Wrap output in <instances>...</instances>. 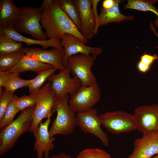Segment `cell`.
Returning a JSON list of instances; mask_svg holds the SVG:
<instances>
[{
    "label": "cell",
    "instance_id": "cell-1",
    "mask_svg": "<svg viewBox=\"0 0 158 158\" xmlns=\"http://www.w3.org/2000/svg\"><path fill=\"white\" fill-rule=\"evenodd\" d=\"M40 7L42 11L40 23L49 39L61 40L68 33L75 36L85 44L87 42L61 8L58 0H44Z\"/></svg>",
    "mask_w": 158,
    "mask_h": 158
},
{
    "label": "cell",
    "instance_id": "cell-2",
    "mask_svg": "<svg viewBox=\"0 0 158 158\" xmlns=\"http://www.w3.org/2000/svg\"><path fill=\"white\" fill-rule=\"evenodd\" d=\"M34 107L28 108L22 111L16 118L1 129L0 156L4 155L10 150L19 137L24 133L30 131Z\"/></svg>",
    "mask_w": 158,
    "mask_h": 158
},
{
    "label": "cell",
    "instance_id": "cell-3",
    "mask_svg": "<svg viewBox=\"0 0 158 158\" xmlns=\"http://www.w3.org/2000/svg\"><path fill=\"white\" fill-rule=\"evenodd\" d=\"M69 97L67 95L61 99H57L54 104L53 109L57 115L49 129L51 137L70 134L77 126L76 112L69 105Z\"/></svg>",
    "mask_w": 158,
    "mask_h": 158
},
{
    "label": "cell",
    "instance_id": "cell-4",
    "mask_svg": "<svg viewBox=\"0 0 158 158\" xmlns=\"http://www.w3.org/2000/svg\"><path fill=\"white\" fill-rule=\"evenodd\" d=\"M36 100L29 131L33 133L43 119L51 118L53 114L54 106L57 99L55 94L49 81L40 89L30 93Z\"/></svg>",
    "mask_w": 158,
    "mask_h": 158
},
{
    "label": "cell",
    "instance_id": "cell-5",
    "mask_svg": "<svg viewBox=\"0 0 158 158\" xmlns=\"http://www.w3.org/2000/svg\"><path fill=\"white\" fill-rule=\"evenodd\" d=\"M18 22L15 26L18 32L25 33L34 39L47 40L46 34L40 23L42 11L40 7L21 6Z\"/></svg>",
    "mask_w": 158,
    "mask_h": 158
},
{
    "label": "cell",
    "instance_id": "cell-6",
    "mask_svg": "<svg viewBox=\"0 0 158 158\" xmlns=\"http://www.w3.org/2000/svg\"><path fill=\"white\" fill-rule=\"evenodd\" d=\"M95 60L91 55L77 54L68 59L66 67L70 73L79 79L82 86H90L97 83L91 71Z\"/></svg>",
    "mask_w": 158,
    "mask_h": 158
},
{
    "label": "cell",
    "instance_id": "cell-7",
    "mask_svg": "<svg viewBox=\"0 0 158 158\" xmlns=\"http://www.w3.org/2000/svg\"><path fill=\"white\" fill-rule=\"evenodd\" d=\"M99 116L102 125L112 133L119 134L136 130L133 114L117 111L106 112Z\"/></svg>",
    "mask_w": 158,
    "mask_h": 158
},
{
    "label": "cell",
    "instance_id": "cell-8",
    "mask_svg": "<svg viewBox=\"0 0 158 158\" xmlns=\"http://www.w3.org/2000/svg\"><path fill=\"white\" fill-rule=\"evenodd\" d=\"M70 73L66 67L58 74L53 73L47 79L58 99H61L67 95H74L81 86L79 79L75 76L71 77Z\"/></svg>",
    "mask_w": 158,
    "mask_h": 158
},
{
    "label": "cell",
    "instance_id": "cell-9",
    "mask_svg": "<svg viewBox=\"0 0 158 158\" xmlns=\"http://www.w3.org/2000/svg\"><path fill=\"white\" fill-rule=\"evenodd\" d=\"M100 90L97 83L88 86H81L74 95L70 96L68 103L76 112L87 111L99 100Z\"/></svg>",
    "mask_w": 158,
    "mask_h": 158
},
{
    "label": "cell",
    "instance_id": "cell-10",
    "mask_svg": "<svg viewBox=\"0 0 158 158\" xmlns=\"http://www.w3.org/2000/svg\"><path fill=\"white\" fill-rule=\"evenodd\" d=\"M77 125L83 132L92 134L98 138L105 146L109 145L108 136L102 130L99 115L95 108L84 112L77 113Z\"/></svg>",
    "mask_w": 158,
    "mask_h": 158
},
{
    "label": "cell",
    "instance_id": "cell-11",
    "mask_svg": "<svg viewBox=\"0 0 158 158\" xmlns=\"http://www.w3.org/2000/svg\"><path fill=\"white\" fill-rule=\"evenodd\" d=\"M60 44L64 49V53L62 63L66 67L67 60L70 56L80 53L85 55H91L95 60L103 51L102 49L97 47L87 46L75 36L66 33L60 40Z\"/></svg>",
    "mask_w": 158,
    "mask_h": 158
},
{
    "label": "cell",
    "instance_id": "cell-12",
    "mask_svg": "<svg viewBox=\"0 0 158 158\" xmlns=\"http://www.w3.org/2000/svg\"><path fill=\"white\" fill-rule=\"evenodd\" d=\"M133 115L136 130L142 134L158 130V104L138 107Z\"/></svg>",
    "mask_w": 158,
    "mask_h": 158
},
{
    "label": "cell",
    "instance_id": "cell-13",
    "mask_svg": "<svg viewBox=\"0 0 158 158\" xmlns=\"http://www.w3.org/2000/svg\"><path fill=\"white\" fill-rule=\"evenodd\" d=\"M22 51L28 57L51 65L60 71L66 67L62 63L64 53L63 47H54L48 50L37 47H23Z\"/></svg>",
    "mask_w": 158,
    "mask_h": 158
},
{
    "label": "cell",
    "instance_id": "cell-14",
    "mask_svg": "<svg viewBox=\"0 0 158 158\" xmlns=\"http://www.w3.org/2000/svg\"><path fill=\"white\" fill-rule=\"evenodd\" d=\"M158 154V130L143 134L136 139L134 148L127 158H151Z\"/></svg>",
    "mask_w": 158,
    "mask_h": 158
},
{
    "label": "cell",
    "instance_id": "cell-15",
    "mask_svg": "<svg viewBox=\"0 0 158 158\" xmlns=\"http://www.w3.org/2000/svg\"><path fill=\"white\" fill-rule=\"evenodd\" d=\"M50 121L51 118H48L44 122H41L32 133L35 139L34 149L36 151L37 158H42L43 155L44 158L48 157L50 151L54 147L55 138L51 137L49 132Z\"/></svg>",
    "mask_w": 158,
    "mask_h": 158
},
{
    "label": "cell",
    "instance_id": "cell-16",
    "mask_svg": "<svg viewBox=\"0 0 158 158\" xmlns=\"http://www.w3.org/2000/svg\"><path fill=\"white\" fill-rule=\"evenodd\" d=\"M78 10L80 22V32L87 41L95 35V21L92 12V0H73Z\"/></svg>",
    "mask_w": 158,
    "mask_h": 158
},
{
    "label": "cell",
    "instance_id": "cell-17",
    "mask_svg": "<svg viewBox=\"0 0 158 158\" xmlns=\"http://www.w3.org/2000/svg\"><path fill=\"white\" fill-rule=\"evenodd\" d=\"M14 26L13 25H9L1 27L0 31L20 43H25L28 46L39 45L42 46L44 48L49 47L53 48L63 47L60 44V40H58L48 39L46 40H40L26 37L17 32L15 29Z\"/></svg>",
    "mask_w": 158,
    "mask_h": 158
},
{
    "label": "cell",
    "instance_id": "cell-18",
    "mask_svg": "<svg viewBox=\"0 0 158 158\" xmlns=\"http://www.w3.org/2000/svg\"><path fill=\"white\" fill-rule=\"evenodd\" d=\"M20 8L12 0L0 1V28L7 25L15 26L20 14Z\"/></svg>",
    "mask_w": 158,
    "mask_h": 158
},
{
    "label": "cell",
    "instance_id": "cell-19",
    "mask_svg": "<svg viewBox=\"0 0 158 158\" xmlns=\"http://www.w3.org/2000/svg\"><path fill=\"white\" fill-rule=\"evenodd\" d=\"M123 1L115 0V4L111 8L105 10L102 8L99 16L98 26L106 25L111 23H119L123 21L131 20L134 17L133 15L126 16L120 11L119 5Z\"/></svg>",
    "mask_w": 158,
    "mask_h": 158
},
{
    "label": "cell",
    "instance_id": "cell-20",
    "mask_svg": "<svg viewBox=\"0 0 158 158\" xmlns=\"http://www.w3.org/2000/svg\"><path fill=\"white\" fill-rule=\"evenodd\" d=\"M55 68L52 66L30 58L25 54L18 63L8 71L10 73H21L30 71L38 73Z\"/></svg>",
    "mask_w": 158,
    "mask_h": 158
},
{
    "label": "cell",
    "instance_id": "cell-21",
    "mask_svg": "<svg viewBox=\"0 0 158 158\" xmlns=\"http://www.w3.org/2000/svg\"><path fill=\"white\" fill-rule=\"evenodd\" d=\"M124 5V9H130L142 11H149L153 12L157 16L154 21L155 26L158 28V11L153 4L158 0H128Z\"/></svg>",
    "mask_w": 158,
    "mask_h": 158
},
{
    "label": "cell",
    "instance_id": "cell-22",
    "mask_svg": "<svg viewBox=\"0 0 158 158\" xmlns=\"http://www.w3.org/2000/svg\"><path fill=\"white\" fill-rule=\"evenodd\" d=\"M22 44L0 31V55L22 51Z\"/></svg>",
    "mask_w": 158,
    "mask_h": 158
},
{
    "label": "cell",
    "instance_id": "cell-23",
    "mask_svg": "<svg viewBox=\"0 0 158 158\" xmlns=\"http://www.w3.org/2000/svg\"><path fill=\"white\" fill-rule=\"evenodd\" d=\"M59 6L80 31V22L79 12L73 0H58Z\"/></svg>",
    "mask_w": 158,
    "mask_h": 158
},
{
    "label": "cell",
    "instance_id": "cell-24",
    "mask_svg": "<svg viewBox=\"0 0 158 158\" xmlns=\"http://www.w3.org/2000/svg\"><path fill=\"white\" fill-rule=\"evenodd\" d=\"M25 55L22 51L0 55V71L8 72L15 66Z\"/></svg>",
    "mask_w": 158,
    "mask_h": 158
},
{
    "label": "cell",
    "instance_id": "cell-25",
    "mask_svg": "<svg viewBox=\"0 0 158 158\" xmlns=\"http://www.w3.org/2000/svg\"><path fill=\"white\" fill-rule=\"evenodd\" d=\"M57 70L56 68H53L38 73L36 77L32 79L31 83L28 86L30 93L40 89L48 78Z\"/></svg>",
    "mask_w": 158,
    "mask_h": 158
},
{
    "label": "cell",
    "instance_id": "cell-26",
    "mask_svg": "<svg viewBox=\"0 0 158 158\" xmlns=\"http://www.w3.org/2000/svg\"><path fill=\"white\" fill-rule=\"evenodd\" d=\"M12 73L11 76L3 85V87L8 90L14 92L15 91L18 89L28 87L32 79H24L19 76V73Z\"/></svg>",
    "mask_w": 158,
    "mask_h": 158
},
{
    "label": "cell",
    "instance_id": "cell-27",
    "mask_svg": "<svg viewBox=\"0 0 158 158\" xmlns=\"http://www.w3.org/2000/svg\"><path fill=\"white\" fill-rule=\"evenodd\" d=\"M18 98L16 95H13L5 111L2 120L0 122V129L11 123L16 115L19 111L16 106V102Z\"/></svg>",
    "mask_w": 158,
    "mask_h": 158
},
{
    "label": "cell",
    "instance_id": "cell-28",
    "mask_svg": "<svg viewBox=\"0 0 158 158\" xmlns=\"http://www.w3.org/2000/svg\"><path fill=\"white\" fill-rule=\"evenodd\" d=\"M76 158H111L105 151L97 148H87L80 152Z\"/></svg>",
    "mask_w": 158,
    "mask_h": 158
},
{
    "label": "cell",
    "instance_id": "cell-29",
    "mask_svg": "<svg viewBox=\"0 0 158 158\" xmlns=\"http://www.w3.org/2000/svg\"><path fill=\"white\" fill-rule=\"evenodd\" d=\"M36 102L35 97L30 94L29 95H24L18 98L16 106L19 111H22L28 108L35 106Z\"/></svg>",
    "mask_w": 158,
    "mask_h": 158
},
{
    "label": "cell",
    "instance_id": "cell-30",
    "mask_svg": "<svg viewBox=\"0 0 158 158\" xmlns=\"http://www.w3.org/2000/svg\"><path fill=\"white\" fill-rule=\"evenodd\" d=\"M14 92L6 89L0 94V122L2 120L5 111L13 96Z\"/></svg>",
    "mask_w": 158,
    "mask_h": 158
},
{
    "label": "cell",
    "instance_id": "cell-31",
    "mask_svg": "<svg viewBox=\"0 0 158 158\" xmlns=\"http://www.w3.org/2000/svg\"><path fill=\"white\" fill-rule=\"evenodd\" d=\"M158 59V56L156 54L151 55L145 52L141 56L139 61L143 64L151 67L153 63Z\"/></svg>",
    "mask_w": 158,
    "mask_h": 158
},
{
    "label": "cell",
    "instance_id": "cell-32",
    "mask_svg": "<svg viewBox=\"0 0 158 158\" xmlns=\"http://www.w3.org/2000/svg\"><path fill=\"white\" fill-rule=\"evenodd\" d=\"M99 0H92V6L93 15L95 21V35L96 34L98 31L99 28L98 26L99 16L97 11V6Z\"/></svg>",
    "mask_w": 158,
    "mask_h": 158
},
{
    "label": "cell",
    "instance_id": "cell-33",
    "mask_svg": "<svg viewBox=\"0 0 158 158\" xmlns=\"http://www.w3.org/2000/svg\"><path fill=\"white\" fill-rule=\"evenodd\" d=\"M12 73L8 72L0 71V94L2 92V88L3 85L10 78Z\"/></svg>",
    "mask_w": 158,
    "mask_h": 158
},
{
    "label": "cell",
    "instance_id": "cell-34",
    "mask_svg": "<svg viewBox=\"0 0 158 158\" xmlns=\"http://www.w3.org/2000/svg\"><path fill=\"white\" fill-rule=\"evenodd\" d=\"M150 67L146 66L141 62L139 61L137 64V68L138 70L140 72L145 73L147 72L150 69Z\"/></svg>",
    "mask_w": 158,
    "mask_h": 158
},
{
    "label": "cell",
    "instance_id": "cell-35",
    "mask_svg": "<svg viewBox=\"0 0 158 158\" xmlns=\"http://www.w3.org/2000/svg\"><path fill=\"white\" fill-rule=\"evenodd\" d=\"M115 2V0H104L102 2V8L105 10L109 9L114 6Z\"/></svg>",
    "mask_w": 158,
    "mask_h": 158
},
{
    "label": "cell",
    "instance_id": "cell-36",
    "mask_svg": "<svg viewBox=\"0 0 158 158\" xmlns=\"http://www.w3.org/2000/svg\"><path fill=\"white\" fill-rule=\"evenodd\" d=\"M46 158H73L69 155L63 152H61L57 154H54L49 156Z\"/></svg>",
    "mask_w": 158,
    "mask_h": 158
},
{
    "label": "cell",
    "instance_id": "cell-37",
    "mask_svg": "<svg viewBox=\"0 0 158 158\" xmlns=\"http://www.w3.org/2000/svg\"><path fill=\"white\" fill-rule=\"evenodd\" d=\"M150 29L154 33L155 35L158 37V33L157 32L153 23L152 22H151L150 24ZM155 47L158 49V46H156Z\"/></svg>",
    "mask_w": 158,
    "mask_h": 158
},
{
    "label": "cell",
    "instance_id": "cell-38",
    "mask_svg": "<svg viewBox=\"0 0 158 158\" xmlns=\"http://www.w3.org/2000/svg\"><path fill=\"white\" fill-rule=\"evenodd\" d=\"M151 158H158V154Z\"/></svg>",
    "mask_w": 158,
    "mask_h": 158
}]
</instances>
